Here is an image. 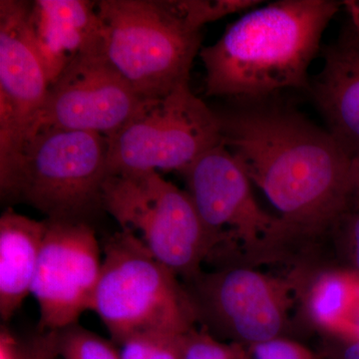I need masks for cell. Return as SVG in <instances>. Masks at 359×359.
<instances>
[{
	"label": "cell",
	"mask_w": 359,
	"mask_h": 359,
	"mask_svg": "<svg viewBox=\"0 0 359 359\" xmlns=\"http://www.w3.org/2000/svg\"><path fill=\"white\" fill-rule=\"evenodd\" d=\"M219 117L222 143L280 218L311 235H330L351 209L353 167L332 134L264 99Z\"/></svg>",
	"instance_id": "6da1fadb"
},
{
	"label": "cell",
	"mask_w": 359,
	"mask_h": 359,
	"mask_svg": "<svg viewBox=\"0 0 359 359\" xmlns=\"http://www.w3.org/2000/svg\"><path fill=\"white\" fill-rule=\"evenodd\" d=\"M342 2L282 0L248 11L201 49L208 96L262 100L309 89V69Z\"/></svg>",
	"instance_id": "7a4b0ae2"
},
{
	"label": "cell",
	"mask_w": 359,
	"mask_h": 359,
	"mask_svg": "<svg viewBox=\"0 0 359 359\" xmlns=\"http://www.w3.org/2000/svg\"><path fill=\"white\" fill-rule=\"evenodd\" d=\"M190 195L217 245L209 263L294 269L308 256L311 236L264 211L250 180L223 143L183 173Z\"/></svg>",
	"instance_id": "3957f363"
},
{
	"label": "cell",
	"mask_w": 359,
	"mask_h": 359,
	"mask_svg": "<svg viewBox=\"0 0 359 359\" xmlns=\"http://www.w3.org/2000/svg\"><path fill=\"white\" fill-rule=\"evenodd\" d=\"M101 49L144 99L166 96L189 84L202 35L182 1L101 0Z\"/></svg>",
	"instance_id": "277c9868"
},
{
	"label": "cell",
	"mask_w": 359,
	"mask_h": 359,
	"mask_svg": "<svg viewBox=\"0 0 359 359\" xmlns=\"http://www.w3.org/2000/svg\"><path fill=\"white\" fill-rule=\"evenodd\" d=\"M102 250L92 311L115 344L141 334L183 335L199 325L185 283L132 233H113L104 241Z\"/></svg>",
	"instance_id": "5b68a950"
},
{
	"label": "cell",
	"mask_w": 359,
	"mask_h": 359,
	"mask_svg": "<svg viewBox=\"0 0 359 359\" xmlns=\"http://www.w3.org/2000/svg\"><path fill=\"white\" fill-rule=\"evenodd\" d=\"M108 140L92 132L40 127L29 137L2 199L34 208L54 221L85 222L103 210Z\"/></svg>",
	"instance_id": "8992f818"
},
{
	"label": "cell",
	"mask_w": 359,
	"mask_h": 359,
	"mask_svg": "<svg viewBox=\"0 0 359 359\" xmlns=\"http://www.w3.org/2000/svg\"><path fill=\"white\" fill-rule=\"evenodd\" d=\"M102 202L122 231L185 283L204 271L218 245L188 192L158 172L108 175Z\"/></svg>",
	"instance_id": "52a82bcc"
},
{
	"label": "cell",
	"mask_w": 359,
	"mask_h": 359,
	"mask_svg": "<svg viewBox=\"0 0 359 359\" xmlns=\"http://www.w3.org/2000/svg\"><path fill=\"white\" fill-rule=\"evenodd\" d=\"M108 140V175L178 171L222 144L219 114L190 85L146 99L136 114Z\"/></svg>",
	"instance_id": "ba28073f"
},
{
	"label": "cell",
	"mask_w": 359,
	"mask_h": 359,
	"mask_svg": "<svg viewBox=\"0 0 359 359\" xmlns=\"http://www.w3.org/2000/svg\"><path fill=\"white\" fill-rule=\"evenodd\" d=\"M203 328L216 339L245 346L287 337L297 287L289 275L221 264L185 283Z\"/></svg>",
	"instance_id": "9c48e42d"
},
{
	"label": "cell",
	"mask_w": 359,
	"mask_h": 359,
	"mask_svg": "<svg viewBox=\"0 0 359 359\" xmlns=\"http://www.w3.org/2000/svg\"><path fill=\"white\" fill-rule=\"evenodd\" d=\"M45 221L32 290L39 306V332L62 330L92 311L103 264V250L88 223Z\"/></svg>",
	"instance_id": "30bf717a"
},
{
	"label": "cell",
	"mask_w": 359,
	"mask_h": 359,
	"mask_svg": "<svg viewBox=\"0 0 359 359\" xmlns=\"http://www.w3.org/2000/svg\"><path fill=\"white\" fill-rule=\"evenodd\" d=\"M145 100L110 65L100 45L80 54L50 85L32 134L48 126L92 132L109 139Z\"/></svg>",
	"instance_id": "8fae6325"
},
{
	"label": "cell",
	"mask_w": 359,
	"mask_h": 359,
	"mask_svg": "<svg viewBox=\"0 0 359 359\" xmlns=\"http://www.w3.org/2000/svg\"><path fill=\"white\" fill-rule=\"evenodd\" d=\"M30 2L0 1V145L23 151L50 88L28 26Z\"/></svg>",
	"instance_id": "7c38bea8"
},
{
	"label": "cell",
	"mask_w": 359,
	"mask_h": 359,
	"mask_svg": "<svg viewBox=\"0 0 359 359\" xmlns=\"http://www.w3.org/2000/svg\"><path fill=\"white\" fill-rule=\"evenodd\" d=\"M323 69L309 85L327 130L353 159L359 158V34L351 25L323 49Z\"/></svg>",
	"instance_id": "4fadbf2b"
},
{
	"label": "cell",
	"mask_w": 359,
	"mask_h": 359,
	"mask_svg": "<svg viewBox=\"0 0 359 359\" xmlns=\"http://www.w3.org/2000/svg\"><path fill=\"white\" fill-rule=\"evenodd\" d=\"M28 26L50 85L80 54L101 45L96 4L86 0L33 1Z\"/></svg>",
	"instance_id": "5bb4252c"
},
{
	"label": "cell",
	"mask_w": 359,
	"mask_h": 359,
	"mask_svg": "<svg viewBox=\"0 0 359 359\" xmlns=\"http://www.w3.org/2000/svg\"><path fill=\"white\" fill-rule=\"evenodd\" d=\"M46 221L11 209L0 218V316L11 320L28 294L39 266Z\"/></svg>",
	"instance_id": "9a60e30c"
},
{
	"label": "cell",
	"mask_w": 359,
	"mask_h": 359,
	"mask_svg": "<svg viewBox=\"0 0 359 359\" xmlns=\"http://www.w3.org/2000/svg\"><path fill=\"white\" fill-rule=\"evenodd\" d=\"M358 278L342 269H327L304 273L297 280V325L323 332L339 334L340 323L353 301Z\"/></svg>",
	"instance_id": "2e32d148"
},
{
	"label": "cell",
	"mask_w": 359,
	"mask_h": 359,
	"mask_svg": "<svg viewBox=\"0 0 359 359\" xmlns=\"http://www.w3.org/2000/svg\"><path fill=\"white\" fill-rule=\"evenodd\" d=\"M57 348L61 359H121L114 342L78 323L57 330Z\"/></svg>",
	"instance_id": "e0dca14e"
},
{
	"label": "cell",
	"mask_w": 359,
	"mask_h": 359,
	"mask_svg": "<svg viewBox=\"0 0 359 359\" xmlns=\"http://www.w3.org/2000/svg\"><path fill=\"white\" fill-rule=\"evenodd\" d=\"M184 337L185 334H141L132 335L116 346L121 359H182Z\"/></svg>",
	"instance_id": "ac0fdd59"
},
{
	"label": "cell",
	"mask_w": 359,
	"mask_h": 359,
	"mask_svg": "<svg viewBox=\"0 0 359 359\" xmlns=\"http://www.w3.org/2000/svg\"><path fill=\"white\" fill-rule=\"evenodd\" d=\"M335 252L344 269L359 280V207L339 219L334 229Z\"/></svg>",
	"instance_id": "d6986e66"
},
{
	"label": "cell",
	"mask_w": 359,
	"mask_h": 359,
	"mask_svg": "<svg viewBox=\"0 0 359 359\" xmlns=\"http://www.w3.org/2000/svg\"><path fill=\"white\" fill-rule=\"evenodd\" d=\"M182 359H240L237 344H228L197 327L184 337Z\"/></svg>",
	"instance_id": "ffe728a7"
},
{
	"label": "cell",
	"mask_w": 359,
	"mask_h": 359,
	"mask_svg": "<svg viewBox=\"0 0 359 359\" xmlns=\"http://www.w3.org/2000/svg\"><path fill=\"white\" fill-rule=\"evenodd\" d=\"M238 346L240 359H323L320 354L289 337H276L252 346Z\"/></svg>",
	"instance_id": "44dd1931"
},
{
	"label": "cell",
	"mask_w": 359,
	"mask_h": 359,
	"mask_svg": "<svg viewBox=\"0 0 359 359\" xmlns=\"http://www.w3.org/2000/svg\"><path fill=\"white\" fill-rule=\"evenodd\" d=\"M18 359H60L57 348V330L39 332L36 337L20 344Z\"/></svg>",
	"instance_id": "7402d4cb"
},
{
	"label": "cell",
	"mask_w": 359,
	"mask_h": 359,
	"mask_svg": "<svg viewBox=\"0 0 359 359\" xmlns=\"http://www.w3.org/2000/svg\"><path fill=\"white\" fill-rule=\"evenodd\" d=\"M320 355L323 359H359V337H328Z\"/></svg>",
	"instance_id": "603a6c76"
},
{
	"label": "cell",
	"mask_w": 359,
	"mask_h": 359,
	"mask_svg": "<svg viewBox=\"0 0 359 359\" xmlns=\"http://www.w3.org/2000/svg\"><path fill=\"white\" fill-rule=\"evenodd\" d=\"M20 344L6 328L2 327L0 332V359H18Z\"/></svg>",
	"instance_id": "cb8c5ba5"
},
{
	"label": "cell",
	"mask_w": 359,
	"mask_h": 359,
	"mask_svg": "<svg viewBox=\"0 0 359 359\" xmlns=\"http://www.w3.org/2000/svg\"><path fill=\"white\" fill-rule=\"evenodd\" d=\"M349 16V25L359 34V0H346L342 1Z\"/></svg>",
	"instance_id": "d4e9b609"
},
{
	"label": "cell",
	"mask_w": 359,
	"mask_h": 359,
	"mask_svg": "<svg viewBox=\"0 0 359 359\" xmlns=\"http://www.w3.org/2000/svg\"><path fill=\"white\" fill-rule=\"evenodd\" d=\"M359 207V158L353 161L351 167V204Z\"/></svg>",
	"instance_id": "484cf974"
},
{
	"label": "cell",
	"mask_w": 359,
	"mask_h": 359,
	"mask_svg": "<svg viewBox=\"0 0 359 359\" xmlns=\"http://www.w3.org/2000/svg\"><path fill=\"white\" fill-rule=\"evenodd\" d=\"M356 311H356L355 316H354L353 327L354 328V332L353 337H359V306Z\"/></svg>",
	"instance_id": "4316f807"
}]
</instances>
